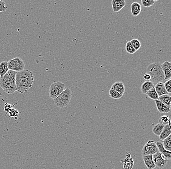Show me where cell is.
Masks as SVG:
<instances>
[{
	"label": "cell",
	"mask_w": 171,
	"mask_h": 169,
	"mask_svg": "<svg viewBox=\"0 0 171 169\" xmlns=\"http://www.w3.org/2000/svg\"><path fill=\"white\" fill-rule=\"evenodd\" d=\"M111 89L123 95L125 92V86L123 82L121 81H116L112 85Z\"/></svg>",
	"instance_id": "12"
},
{
	"label": "cell",
	"mask_w": 171,
	"mask_h": 169,
	"mask_svg": "<svg viewBox=\"0 0 171 169\" xmlns=\"http://www.w3.org/2000/svg\"><path fill=\"white\" fill-rule=\"evenodd\" d=\"M7 65L9 70L16 72L23 71L25 67L24 62L19 57H16L9 60L7 62Z\"/></svg>",
	"instance_id": "5"
},
{
	"label": "cell",
	"mask_w": 171,
	"mask_h": 169,
	"mask_svg": "<svg viewBox=\"0 0 171 169\" xmlns=\"http://www.w3.org/2000/svg\"><path fill=\"white\" fill-rule=\"evenodd\" d=\"M16 73L9 70L4 76L0 77V87L7 94H13L17 91L15 80Z\"/></svg>",
	"instance_id": "2"
},
{
	"label": "cell",
	"mask_w": 171,
	"mask_h": 169,
	"mask_svg": "<svg viewBox=\"0 0 171 169\" xmlns=\"http://www.w3.org/2000/svg\"><path fill=\"white\" fill-rule=\"evenodd\" d=\"M156 145L157 146V148H158L159 152H160L164 156V158H166L167 159L171 158V152L167 151L164 149L162 142L160 141L157 142H156Z\"/></svg>",
	"instance_id": "13"
},
{
	"label": "cell",
	"mask_w": 171,
	"mask_h": 169,
	"mask_svg": "<svg viewBox=\"0 0 171 169\" xmlns=\"http://www.w3.org/2000/svg\"><path fill=\"white\" fill-rule=\"evenodd\" d=\"M159 124L166 125L169 124V122H171V120L169 117L167 115H163L160 117L159 119Z\"/></svg>",
	"instance_id": "26"
},
{
	"label": "cell",
	"mask_w": 171,
	"mask_h": 169,
	"mask_svg": "<svg viewBox=\"0 0 171 169\" xmlns=\"http://www.w3.org/2000/svg\"><path fill=\"white\" fill-rule=\"evenodd\" d=\"M72 91L67 88L57 98L54 99L55 105L59 108L67 106L71 101L72 97Z\"/></svg>",
	"instance_id": "4"
},
{
	"label": "cell",
	"mask_w": 171,
	"mask_h": 169,
	"mask_svg": "<svg viewBox=\"0 0 171 169\" xmlns=\"http://www.w3.org/2000/svg\"><path fill=\"white\" fill-rule=\"evenodd\" d=\"M164 84V86L166 90L167 91L168 94L171 93V79L167 80Z\"/></svg>",
	"instance_id": "31"
},
{
	"label": "cell",
	"mask_w": 171,
	"mask_h": 169,
	"mask_svg": "<svg viewBox=\"0 0 171 169\" xmlns=\"http://www.w3.org/2000/svg\"><path fill=\"white\" fill-rule=\"evenodd\" d=\"M17 103H16L13 105H10L8 104V103H6L5 104V107H4V110L6 111V113L8 114L13 108H14V106Z\"/></svg>",
	"instance_id": "29"
},
{
	"label": "cell",
	"mask_w": 171,
	"mask_h": 169,
	"mask_svg": "<svg viewBox=\"0 0 171 169\" xmlns=\"http://www.w3.org/2000/svg\"><path fill=\"white\" fill-rule=\"evenodd\" d=\"M65 85L62 82H54L49 88V96L51 98L55 99L57 98L65 89Z\"/></svg>",
	"instance_id": "6"
},
{
	"label": "cell",
	"mask_w": 171,
	"mask_h": 169,
	"mask_svg": "<svg viewBox=\"0 0 171 169\" xmlns=\"http://www.w3.org/2000/svg\"><path fill=\"white\" fill-rule=\"evenodd\" d=\"M126 51L129 53V54L132 55L134 54L136 52V51L135 50L134 48L131 45L130 41L127 42L126 45Z\"/></svg>",
	"instance_id": "27"
},
{
	"label": "cell",
	"mask_w": 171,
	"mask_h": 169,
	"mask_svg": "<svg viewBox=\"0 0 171 169\" xmlns=\"http://www.w3.org/2000/svg\"><path fill=\"white\" fill-rule=\"evenodd\" d=\"M156 91L157 95L160 96H162V95H166L168 94V93L166 90L164 86V84L163 82H159L156 84L155 86H154Z\"/></svg>",
	"instance_id": "14"
},
{
	"label": "cell",
	"mask_w": 171,
	"mask_h": 169,
	"mask_svg": "<svg viewBox=\"0 0 171 169\" xmlns=\"http://www.w3.org/2000/svg\"><path fill=\"white\" fill-rule=\"evenodd\" d=\"M141 4L144 7H149L153 6L155 2L154 0H141Z\"/></svg>",
	"instance_id": "28"
},
{
	"label": "cell",
	"mask_w": 171,
	"mask_h": 169,
	"mask_svg": "<svg viewBox=\"0 0 171 169\" xmlns=\"http://www.w3.org/2000/svg\"><path fill=\"white\" fill-rule=\"evenodd\" d=\"M171 135V125L169 124L164 126V128L161 133L159 138L161 141H163Z\"/></svg>",
	"instance_id": "17"
},
{
	"label": "cell",
	"mask_w": 171,
	"mask_h": 169,
	"mask_svg": "<svg viewBox=\"0 0 171 169\" xmlns=\"http://www.w3.org/2000/svg\"><path fill=\"white\" fill-rule=\"evenodd\" d=\"M159 152L156 142L153 141H149L143 147L141 154L143 156L153 155Z\"/></svg>",
	"instance_id": "7"
},
{
	"label": "cell",
	"mask_w": 171,
	"mask_h": 169,
	"mask_svg": "<svg viewBox=\"0 0 171 169\" xmlns=\"http://www.w3.org/2000/svg\"><path fill=\"white\" fill-rule=\"evenodd\" d=\"M7 7L6 6V3L3 1H0V12H6Z\"/></svg>",
	"instance_id": "32"
},
{
	"label": "cell",
	"mask_w": 171,
	"mask_h": 169,
	"mask_svg": "<svg viewBox=\"0 0 171 169\" xmlns=\"http://www.w3.org/2000/svg\"><path fill=\"white\" fill-rule=\"evenodd\" d=\"M111 4L113 11L116 13L122 10L126 6V2L124 0H112Z\"/></svg>",
	"instance_id": "10"
},
{
	"label": "cell",
	"mask_w": 171,
	"mask_h": 169,
	"mask_svg": "<svg viewBox=\"0 0 171 169\" xmlns=\"http://www.w3.org/2000/svg\"><path fill=\"white\" fill-rule=\"evenodd\" d=\"M161 66L164 72V80H170L171 77V63L166 61L161 64Z\"/></svg>",
	"instance_id": "9"
},
{
	"label": "cell",
	"mask_w": 171,
	"mask_h": 169,
	"mask_svg": "<svg viewBox=\"0 0 171 169\" xmlns=\"http://www.w3.org/2000/svg\"><path fill=\"white\" fill-rule=\"evenodd\" d=\"M9 70L7 62H2L0 63V77H2Z\"/></svg>",
	"instance_id": "20"
},
{
	"label": "cell",
	"mask_w": 171,
	"mask_h": 169,
	"mask_svg": "<svg viewBox=\"0 0 171 169\" xmlns=\"http://www.w3.org/2000/svg\"><path fill=\"white\" fill-rule=\"evenodd\" d=\"M164 125L161 124H157L156 125L153 129H152V132L156 136H160L161 133L162 132L163 130V128L164 127Z\"/></svg>",
	"instance_id": "21"
},
{
	"label": "cell",
	"mask_w": 171,
	"mask_h": 169,
	"mask_svg": "<svg viewBox=\"0 0 171 169\" xmlns=\"http://www.w3.org/2000/svg\"><path fill=\"white\" fill-rule=\"evenodd\" d=\"M158 100L161 102L163 104L167 106L169 108L171 107V97L168 94L162 95L160 96L158 98Z\"/></svg>",
	"instance_id": "19"
},
{
	"label": "cell",
	"mask_w": 171,
	"mask_h": 169,
	"mask_svg": "<svg viewBox=\"0 0 171 169\" xmlns=\"http://www.w3.org/2000/svg\"><path fill=\"white\" fill-rule=\"evenodd\" d=\"M109 95L113 99H120L123 98V95L114 90L111 88L109 91Z\"/></svg>",
	"instance_id": "24"
},
{
	"label": "cell",
	"mask_w": 171,
	"mask_h": 169,
	"mask_svg": "<svg viewBox=\"0 0 171 169\" xmlns=\"http://www.w3.org/2000/svg\"><path fill=\"white\" fill-rule=\"evenodd\" d=\"M143 160L148 169H154L156 168L155 165L153 161V155L143 156Z\"/></svg>",
	"instance_id": "11"
},
{
	"label": "cell",
	"mask_w": 171,
	"mask_h": 169,
	"mask_svg": "<svg viewBox=\"0 0 171 169\" xmlns=\"http://www.w3.org/2000/svg\"><path fill=\"white\" fill-rule=\"evenodd\" d=\"M154 87V84L152 81H145L141 85L140 90L143 94H146L151 89Z\"/></svg>",
	"instance_id": "18"
},
{
	"label": "cell",
	"mask_w": 171,
	"mask_h": 169,
	"mask_svg": "<svg viewBox=\"0 0 171 169\" xmlns=\"http://www.w3.org/2000/svg\"><path fill=\"white\" fill-rule=\"evenodd\" d=\"M162 143L166 150L171 152V135L162 141Z\"/></svg>",
	"instance_id": "22"
},
{
	"label": "cell",
	"mask_w": 171,
	"mask_h": 169,
	"mask_svg": "<svg viewBox=\"0 0 171 169\" xmlns=\"http://www.w3.org/2000/svg\"><path fill=\"white\" fill-rule=\"evenodd\" d=\"M8 114H9V117H11V118H16V117H18L19 112L17 110L13 108Z\"/></svg>",
	"instance_id": "30"
},
{
	"label": "cell",
	"mask_w": 171,
	"mask_h": 169,
	"mask_svg": "<svg viewBox=\"0 0 171 169\" xmlns=\"http://www.w3.org/2000/svg\"><path fill=\"white\" fill-rule=\"evenodd\" d=\"M155 102L156 105V108L157 110L160 113H168L170 112L171 110L170 108L166 106L165 104H163L162 102H160L158 99H156L155 101Z\"/></svg>",
	"instance_id": "16"
},
{
	"label": "cell",
	"mask_w": 171,
	"mask_h": 169,
	"mask_svg": "<svg viewBox=\"0 0 171 169\" xmlns=\"http://www.w3.org/2000/svg\"><path fill=\"white\" fill-rule=\"evenodd\" d=\"M146 95H147L151 99H153V100H156L158 99L159 98V96L156 93V91L155 87H153L152 89H151L148 92L146 93Z\"/></svg>",
	"instance_id": "23"
},
{
	"label": "cell",
	"mask_w": 171,
	"mask_h": 169,
	"mask_svg": "<svg viewBox=\"0 0 171 169\" xmlns=\"http://www.w3.org/2000/svg\"><path fill=\"white\" fill-rule=\"evenodd\" d=\"M153 159L156 169H163L167 165L168 159L164 158L160 152H157L156 153L153 154Z\"/></svg>",
	"instance_id": "8"
},
{
	"label": "cell",
	"mask_w": 171,
	"mask_h": 169,
	"mask_svg": "<svg viewBox=\"0 0 171 169\" xmlns=\"http://www.w3.org/2000/svg\"><path fill=\"white\" fill-rule=\"evenodd\" d=\"M16 87L17 91L21 94L27 92L32 87L33 84V73L29 70H23L16 73Z\"/></svg>",
	"instance_id": "1"
},
{
	"label": "cell",
	"mask_w": 171,
	"mask_h": 169,
	"mask_svg": "<svg viewBox=\"0 0 171 169\" xmlns=\"http://www.w3.org/2000/svg\"><path fill=\"white\" fill-rule=\"evenodd\" d=\"M144 79L146 81H150L151 79L150 76L148 74L145 73V74L144 75Z\"/></svg>",
	"instance_id": "33"
},
{
	"label": "cell",
	"mask_w": 171,
	"mask_h": 169,
	"mask_svg": "<svg viewBox=\"0 0 171 169\" xmlns=\"http://www.w3.org/2000/svg\"><path fill=\"white\" fill-rule=\"evenodd\" d=\"M130 8L132 15L134 17H137L141 12V6L138 2H133L132 4H131Z\"/></svg>",
	"instance_id": "15"
},
{
	"label": "cell",
	"mask_w": 171,
	"mask_h": 169,
	"mask_svg": "<svg viewBox=\"0 0 171 169\" xmlns=\"http://www.w3.org/2000/svg\"><path fill=\"white\" fill-rule=\"evenodd\" d=\"M161 65V63L155 62L150 64L146 68V73L150 76V81H152L154 84L164 80L165 76Z\"/></svg>",
	"instance_id": "3"
},
{
	"label": "cell",
	"mask_w": 171,
	"mask_h": 169,
	"mask_svg": "<svg viewBox=\"0 0 171 169\" xmlns=\"http://www.w3.org/2000/svg\"><path fill=\"white\" fill-rule=\"evenodd\" d=\"M130 42L136 51L140 49V47H141V43L139 40H138V39H132L131 41H130Z\"/></svg>",
	"instance_id": "25"
}]
</instances>
